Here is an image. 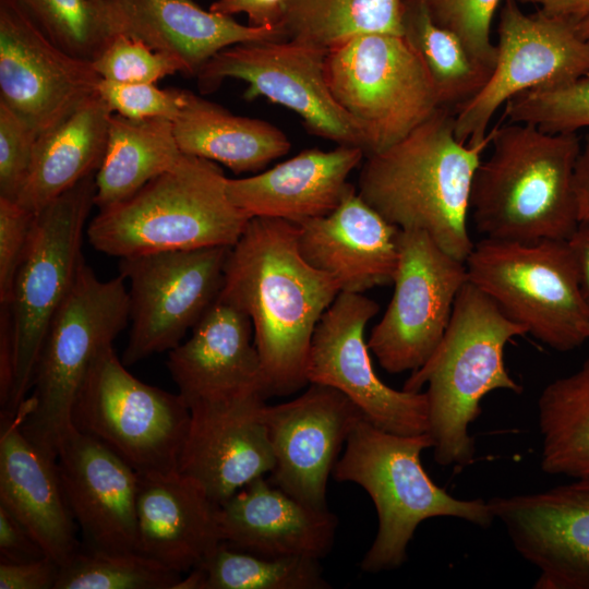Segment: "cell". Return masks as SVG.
<instances>
[{
    "mask_svg": "<svg viewBox=\"0 0 589 589\" xmlns=\"http://www.w3.org/2000/svg\"><path fill=\"white\" fill-rule=\"evenodd\" d=\"M467 280L466 263L442 250L429 235L399 230L394 293L368 339L370 351L385 371L412 372L429 360Z\"/></svg>",
    "mask_w": 589,
    "mask_h": 589,
    "instance_id": "cell-15",
    "label": "cell"
},
{
    "mask_svg": "<svg viewBox=\"0 0 589 589\" xmlns=\"http://www.w3.org/2000/svg\"><path fill=\"white\" fill-rule=\"evenodd\" d=\"M468 280L526 334L557 351L589 339V306L567 240L483 238L466 260Z\"/></svg>",
    "mask_w": 589,
    "mask_h": 589,
    "instance_id": "cell-9",
    "label": "cell"
},
{
    "mask_svg": "<svg viewBox=\"0 0 589 589\" xmlns=\"http://www.w3.org/2000/svg\"><path fill=\"white\" fill-rule=\"evenodd\" d=\"M278 26L328 51L361 35L404 36V0H286Z\"/></svg>",
    "mask_w": 589,
    "mask_h": 589,
    "instance_id": "cell-33",
    "label": "cell"
},
{
    "mask_svg": "<svg viewBox=\"0 0 589 589\" xmlns=\"http://www.w3.org/2000/svg\"><path fill=\"white\" fill-rule=\"evenodd\" d=\"M340 292L298 248V225L253 217L231 247L219 297L251 320L266 397L288 396L309 384L314 329Z\"/></svg>",
    "mask_w": 589,
    "mask_h": 589,
    "instance_id": "cell-1",
    "label": "cell"
},
{
    "mask_svg": "<svg viewBox=\"0 0 589 589\" xmlns=\"http://www.w3.org/2000/svg\"><path fill=\"white\" fill-rule=\"evenodd\" d=\"M182 574L137 551H81L60 567L55 589H176Z\"/></svg>",
    "mask_w": 589,
    "mask_h": 589,
    "instance_id": "cell-36",
    "label": "cell"
},
{
    "mask_svg": "<svg viewBox=\"0 0 589 589\" xmlns=\"http://www.w3.org/2000/svg\"><path fill=\"white\" fill-rule=\"evenodd\" d=\"M327 53L291 38L238 44L216 53L195 77L202 93L215 91L227 79L241 80L247 83L244 99L264 97L296 112L316 136L364 152L360 131L328 85Z\"/></svg>",
    "mask_w": 589,
    "mask_h": 589,
    "instance_id": "cell-13",
    "label": "cell"
},
{
    "mask_svg": "<svg viewBox=\"0 0 589 589\" xmlns=\"http://www.w3.org/2000/svg\"><path fill=\"white\" fill-rule=\"evenodd\" d=\"M98 95L112 113L142 120L165 118L173 121L184 101V89H163L154 83H117L100 80Z\"/></svg>",
    "mask_w": 589,
    "mask_h": 589,
    "instance_id": "cell-41",
    "label": "cell"
},
{
    "mask_svg": "<svg viewBox=\"0 0 589 589\" xmlns=\"http://www.w3.org/2000/svg\"><path fill=\"white\" fill-rule=\"evenodd\" d=\"M111 110L96 93L55 128L38 135L16 202L37 214L96 173L106 149Z\"/></svg>",
    "mask_w": 589,
    "mask_h": 589,
    "instance_id": "cell-29",
    "label": "cell"
},
{
    "mask_svg": "<svg viewBox=\"0 0 589 589\" xmlns=\"http://www.w3.org/2000/svg\"><path fill=\"white\" fill-rule=\"evenodd\" d=\"M488 503L516 551L538 569L534 589H589V476Z\"/></svg>",
    "mask_w": 589,
    "mask_h": 589,
    "instance_id": "cell-19",
    "label": "cell"
},
{
    "mask_svg": "<svg viewBox=\"0 0 589 589\" xmlns=\"http://www.w3.org/2000/svg\"><path fill=\"white\" fill-rule=\"evenodd\" d=\"M28 413L25 400L0 413V505L36 538L60 566L82 549L77 525L68 505L57 459L32 443L22 431Z\"/></svg>",
    "mask_w": 589,
    "mask_h": 589,
    "instance_id": "cell-22",
    "label": "cell"
},
{
    "mask_svg": "<svg viewBox=\"0 0 589 589\" xmlns=\"http://www.w3.org/2000/svg\"><path fill=\"white\" fill-rule=\"evenodd\" d=\"M64 495L82 546L135 551L137 472L96 440L71 430L57 453Z\"/></svg>",
    "mask_w": 589,
    "mask_h": 589,
    "instance_id": "cell-21",
    "label": "cell"
},
{
    "mask_svg": "<svg viewBox=\"0 0 589 589\" xmlns=\"http://www.w3.org/2000/svg\"><path fill=\"white\" fill-rule=\"evenodd\" d=\"M92 64L103 80L125 84H156L166 76L183 73L176 59L120 33L106 44Z\"/></svg>",
    "mask_w": 589,
    "mask_h": 589,
    "instance_id": "cell-40",
    "label": "cell"
},
{
    "mask_svg": "<svg viewBox=\"0 0 589 589\" xmlns=\"http://www.w3.org/2000/svg\"><path fill=\"white\" fill-rule=\"evenodd\" d=\"M459 141L454 112L438 109L404 139L365 157L358 194L399 229L420 230L453 257L466 262L473 249L468 215L473 177L490 146Z\"/></svg>",
    "mask_w": 589,
    "mask_h": 589,
    "instance_id": "cell-2",
    "label": "cell"
},
{
    "mask_svg": "<svg viewBox=\"0 0 589 589\" xmlns=\"http://www.w3.org/2000/svg\"><path fill=\"white\" fill-rule=\"evenodd\" d=\"M297 225L302 257L332 276L340 291L362 293L393 284L400 229L356 190L332 213Z\"/></svg>",
    "mask_w": 589,
    "mask_h": 589,
    "instance_id": "cell-23",
    "label": "cell"
},
{
    "mask_svg": "<svg viewBox=\"0 0 589 589\" xmlns=\"http://www.w3.org/2000/svg\"><path fill=\"white\" fill-rule=\"evenodd\" d=\"M432 446L429 433H392L364 416L352 428L332 474L336 481L363 488L375 505L378 528L360 564L362 570L400 567L416 529L425 519L454 517L482 528L494 521L488 501L456 498L433 482L421 464V453Z\"/></svg>",
    "mask_w": 589,
    "mask_h": 589,
    "instance_id": "cell-6",
    "label": "cell"
},
{
    "mask_svg": "<svg viewBox=\"0 0 589 589\" xmlns=\"http://www.w3.org/2000/svg\"><path fill=\"white\" fill-rule=\"evenodd\" d=\"M507 122L527 123L550 133L589 128V75L565 85L522 92L504 105Z\"/></svg>",
    "mask_w": 589,
    "mask_h": 589,
    "instance_id": "cell-38",
    "label": "cell"
},
{
    "mask_svg": "<svg viewBox=\"0 0 589 589\" xmlns=\"http://www.w3.org/2000/svg\"><path fill=\"white\" fill-rule=\"evenodd\" d=\"M265 400L260 392H245L189 404L191 419L178 470L217 504L274 467Z\"/></svg>",
    "mask_w": 589,
    "mask_h": 589,
    "instance_id": "cell-20",
    "label": "cell"
},
{
    "mask_svg": "<svg viewBox=\"0 0 589 589\" xmlns=\"http://www.w3.org/2000/svg\"><path fill=\"white\" fill-rule=\"evenodd\" d=\"M567 242L576 263L582 297L589 306V227L579 226Z\"/></svg>",
    "mask_w": 589,
    "mask_h": 589,
    "instance_id": "cell-49",
    "label": "cell"
},
{
    "mask_svg": "<svg viewBox=\"0 0 589 589\" xmlns=\"http://www.w3.org/2000/svg\"><path fill=\"white\" fill-rule=\"evenodd\" d=\"M172 122L183 154L223 164L237 175L257 173L291 147L287 135L274 124L233 115L187 89Z\"/></svg>",
    "mask_w": 589,
    "mask_h": 589,
    "instance_id": "cell-30",
    "label": "cell"
},
{
    "mask_svg": "<svg viewBox=\"0 0 589 589\" xmlns=\"http://www.w3.org/2000/svg\"><path fill=\"white\" fill-rule=\"evenodd\" d=\"M190 419V408L179 393L136 378L112 345L95 359L71 413L74 430L106 446L139 473L178 470Z\"/></svg>",
    "mask_w": 589,
    "mask_h": 589,
    "instance_id": "cell-11",
    "label": "cell"
},
{
    "mask_svg": "<svg viewBox=\"0 0 589 589\" xmlns=\"http://www.w3.org/2000/svg\"><path fill=\"white\" fill-rule=\"evenodd\" d=\"M39 28L70 55L93 61L117 34L108 0H20Z\"/></svg>",
    "mask_w": 589,
    "mask_h": 589,
    "instance_id": "cell-37",
    "label": "cell"
},
{
    "mask_svg": "<svg viewBox=\"0 0 589 589\" xmlns=\"http://www.w3.org/2000/svg\"><path fill=\"white\" fill-rule=\"evenodd\" d=\"M177 589H327L320 560L305 556L269 557L219 542Z\"/></svg>",
    "mask_w": 589,
    "mask_h": 589,
    "instance_id": "cell-34",
    "label": "cell"
},
{
    "mask_svg": "<svg viewBox=\"0 0 589 589\" xmlns=\"http://www.w3.org/2000/svg\"><path fill=\"white\" fill-rule=\"evenodd\" d=\"M574 190L579 226L589 227V134L581 141L576 160Z\"/></svg>",
    "mask_w": 589,
    "mask_h": 589,
    "instance_id": "cell-48",
    "label": "cell"
},
{
    "mask_svg": "<svg viewBox=\"0 0 589 589\" xmlns=\"http://www.w3.org/2000/svg\"><path fill=\"white\" fill-rule=\"evenodd\" d=\"M491 153L478 166L470 212L496 240H568L579 227L574 172L581 140L527 123L492 128Z\"/></svg>",
    "mask_w": 589,
    "mask_h": 589,
    "instance_id": "cell-3",
    "label": "cell"
},
{
    "mask_svg": "<svg viewBox=\"0 0 589 589\" xmlns=\"http://www.w3.org/2000/svg\"><path fill=\"white\" fill-rule=\"evenodd\" d=\"M130 321V297L119 275L101 280L83 262L68 297L48 329L22 423L26 437L57 458L62 440L73 430L71 413L97 356Z\"/></svg>",
    "mask_w": 589,
    "mask_h": 589,
    "instance_id": "cell-7",
    "label": "cell"
},
{
    "mask_svg": "<svg viewBox=\"0 0 589 589\" xmlns=\"http://www.w3.org/2000/svg\"><path fill=\"white\" fill-rule=\"evenodd\" d=\"M362 416L342 393L315 383L292 400L266 404L263 419L275 461L267 479L311 507L327 508L328 477Z\"/></svg>",
    "mask_w": 589,
    "mask_h": 589,
    "instance_id": "cell-18",
    "label": "cell"
},
{
    "mask_svg": "<svg viewBox=\"0 0 589 589\" xmlns=\"http://www.w3.org/2000/svg\"><path fill=\"white\" fill-rule=\"evenodd\" d=\"M60 567L49 556L21 563L0 562V589H55Z\"/></svg>",
    "mask_w": 589,
    "mask_h": 589,
    "instance_id": "cell-44",
    "label": "cell"
},
{
    "mask_svg": "<svg viewBox=\"0 0 589 589\" xmlns=\"http://www.w3.org/2000/svg\"><path fill=\"white\" fill-rule=\"evenodd\" d=\"M533 12L561 22L589 43V0H518Z\"/></svg>",
    "mask_w": 589,
    "mask_h": 589,
    "instance_id": "cell-46",
    "label": "cell"
},
{
    "mask_svg": "<svg viewBox=\"0 0 589 589\" xmlns=\"http://www.w3.org/2000/svg\"><path fill=\"white\" fill-rule=\"evenodd\" d=\"M365 158L357 146L304 149L273 168L240 179L227 178L230 201L249 217L301 224L332 213L354 188L352 170Z\"/></svg>",
    "mask_w": 589,
    "mask_h": 589,
    "instance_id": "cell-25",
    "label": "cell"
},
{
    "mask_svg": "<svg viewBox=\"0 0 589 589\" xmlns=\"http://www.w3.org/2000/svg\"><path fill=\"white\" fill-rule=\"evenodd\" d=\"M525 335L491 297L470 280L464 284L441 342L402 387L420 392L428 385L429 434L436 464L470 465L476 447L469 426L481 413L482 398L495 389L522 392L505 368L504 349L514 337Z\"/></svg>",
    "mask_w": 589,
    "mask_h": 589,
    "instance_id": "cell-4",
    "label": "cell"
},
{
    "mask_svg": "<svg viewBox=\"0 0 589 589\" xmlns=\"http://www.w3.org/2000/svg\"><path fill=\"white\" fill-rule=\"evenodd\" d=\"M231 247L167 251L119 261L129 281L130 334L122 362L130 366L178 346L218 298Z\"/></svg>",
    "mask_w": 589,
    "mask_h": 589,
    "instance_id": "cell-14",
    "label": "cell"
},
{
    "mask_svg": "<svg viewBox=\"0 0 589 589\" xmlns=\"http://www.w3.org/2000/svg\"><path fill=\"white\" fill-rule=\"evenodd\" d=\"M220 541L256 555L321 560L330 551L338 526L328 508H314L274 485L252 480L218 504Z\"/></svg>",
    "mask_w": 589,
    "mask_h": 589,
    "instance_id": "cell-24",
    "label": "cell"
},
{
    "mask_svg": "<svg viewBox=\"0 0 589 589\" xmlns=\"http://www.w3.org/2000/svg\"><path fill=\"white\" fill-rule=\"evenodd\" d=\"M217 510L204 488L179 470L137 472L135 551L189 573L220 542Z\"/></svg>",
    "mask_w": 589,
    "mask_h": 589,
    "instance_id": "cell-26",
    "label": "cell"
},
{
    "mask_svg": "<svg viewBox=\"0 0 589 589\" xmlns=\"http://www.w3.org/2000/svg\"><path fill=\"white\" fill-rule=\"evenodd\" d=\"M498 13L493 71L484 86L454 110L455 135L470 145L488 137L494 115L514 96L589 75V43L567 26L524 11L518 0H504Z\"/></svg>",
    "mask_w": 589,
    "mask_h": 589,
    "instance_id": "cell-12",
    "label": "cell"
},
{
    "mask_svg": "<svg viewBox=\"0 0 589 589\" xmlns=\"http://www.w3.org/2000/svg\"><path fill=\"white\" fill-rule=\"evenodd\" d=\"M182 156L171 120H133L112 113L104 158L95 173V206L101 211L125 201Z\"/></svg>",
    "mask_w": 589,
    "mask_h": 589,
    "instance_id": "cell-31",
    "label": "cell"
},
{
    "mask_svg": "<svg viewBox=\"0 0 589 589\" xmlns=\"http://www.w3.org/2000/svg\"><path fill=\"white\" fill-rule=\"evenodd\" d=\"M36 214L0 196V305H8Z\"/></svg>",
    "mask_w": 589,
    "mask_h": 589,
    "instance_id": "cell-43",
    "label": "cell"
},
{
    "mask_svg": "<svg viewBox=\"0 0 589 589\" xmlns=\"http://www.w3.org/2000/svg\"><path fill=\"white\" fill-rule=\"evenodd\" d=\"M226 181L216 163L183 154L131 197L99 211L86 227L88 242L119 259L233 247L251 217L230 201Z\"/></svg>",
    "mask_w": 589,
    "mask_h": 589,
    "instance_id": "cell-5",
    "label": "cell"
},
{
    "mask_svg": "<svg viewBox=\"0 0 589 589\" xmlns=\"http://www.w3.org/2000/svg\"><path fill=\"white\" fill-rule=\"evenodd\" d=\"M435 23L454 33L472 58L493 71L492 24L504 0H422Z\"/></svg>",
    "mask_w": 589,
    "mask_h": 589,
    "instance_id": "cell-39",
    "label": "cell"
},
{
    "mask_svg": "<svg viewBox=\"0 0 589 589\" xmlns=\"http://www.w3.org/2000/svg\"><path fill=\"white\" fill-rule=\"evenodd\" d=\"M95 173L84 178L35 216L8 305L13 349L9 405L27 397L43 344L58 310L71 291L81 264L83 235L95 206Z\"/></svg>",
    "mask_w": 589,
    "mask_h": 589,
    "instance_id": "cell-8",
    "label": "cell"
},
{
    "mask_svg": "<svg viewBox=\"0 0 589 589\" xmlns=\"http://www.w3.org/2000/svg\"><path fill=\"white\" fill-rule=\"evenodd\" d=\"M167 368L188 406L245 392L266 397L251 320L219 296L190 338L169 350Z\"/></svg>",
    "mask_w": 589,
    "mask_h": 589,
    "instance_id": "cell-27",
    "label": "cell"
},
{
    "mask_svg": "<svg viewBox=\"0 0 589 589\" xmlns=\"http://www.w3.org/2000/svg\"><path fill=\"white\" fill-rule=\"evenodd\" d=\"M38 134L0 101V196L16 200L27 176Z\"/></svg>",
    "mask_w": 589,
    "mask_h": 589,
    "instance_id": "cell-42",
    "label": "cell"
},
{
    "mask_svg": "<svg viewBox=\"0 0 589 589\" xmlns=\"http://www.w3.org/2000/svg\"><path fill=\"white\" fill-rule=\"evenodd\" d=\"M325 69L336 101L362 135L365 157L390 147L444 108L405 36L352 38L328 51Z\"/></svg>",
    "mask_w": 589,
    "mask_h": 589,
    "instance_id": "cell-10",
    "label": "cell"
},
{
    "mask_svg": "<svg viewBox=\"0 0 589 589\" xmlns=\"http://www.w3.org/2000/svg\"><path fill=\"white\" fill-rule=\"evenodd\" d=\"M378 309L362 293L337 294L314 329L308 382L339 390L380 429L401 435L429 433L426 394L394 389L374 371L364 329Z\"/></svg>",
    "mask_w": 589,
    "mask_h": 589,
    "instance_id": "cell-16",
    "label": "cell"
},
{
    "mask_svg": "<svg viewBox=\"0 0 589 589\" xmlns=\"http://www.w3.org/2000/svg\"><path fill=\"white\" fill-rule=\"evenodd\" d=\"M538 422L543 472L573 479L589 476V358L542 389Z\"/></svg>",
    "mask_w": 589,
    "mask_h": 589,
    "instance_id": "cell-32",
    "label": "cell"
},
{
    "mask_svg": "<svg viewBox=\"0 0 589 589\" xmlns=\"http://www.w3.org/2000/svg\"><path fill=\"white\" fill-rule=\"evenodd\" d=\"M404 36L423 60L444 108L469 100L492 73L454 33L434 22L422 0H404Z\"/></svg>",
    "mask_w": 589,
    "mask_h": 589,
    "instance_id": "cell-35",
    "label": "cell"
},
{
    "mask_svg": "<svg viewBox=\"0 0 589 589\" xmlns=\"http://www.w3.org/2000/svg\"><path fill=\"white\" fill-rule=\"evenodd\" d=\"M286 0H215L209 10L226 15L244 14L253 26H278Z\"/></svg>",
    "mask_w": 589,
    "mask_h": 589,
    "instance_id": "cell-47",
    "label": "cell"
},
{
    "mask_svg": "<svg viewBox=\"0 0 589 589\" xmlns=\"http://www.w3.org/2000/svg\"><path fill=\"white\" fill-rule=\"evenodd\" d=\"M47 556L32 532L0 505V562L21 563Z\"/></svg>",
    "mask_w": 589,
    "mask_h": 589,
    "instance_id": "cell-45",
    "label": "cell"
},
{
    "mask_svg": "<svg viewBox=\"0 0 589 589\" xmlns=\"http://www.w3.org/2000/svg\"><path fill=\"white\" fill-rule=\"evenodd\" d=\"M100 80L91 61L57 46L20 0H0V101L38 135L94 96Z\"/></svg>",
    "mask_w": 589,
    "mask_h": 589,
    "instance_id": "cell-17",
    "label": "cell"
},
{
    "mask_svg": "<svg viewBox=\"0 0 589 589\" xmlns=\"http://www.w3.org/2000/svg\"><path fill=\"white\" fill-rule=\"evenodd\" d=\"M117 34L176 59L195 76L219 51L238 44L286 39L279 26L241 24L191 0H108Z\"/></svg>",
    "mask_w": 589,
    "mask_h": 589,
    "instance_id": "cell-28",
    "label": "cell"
}]
</instances>
